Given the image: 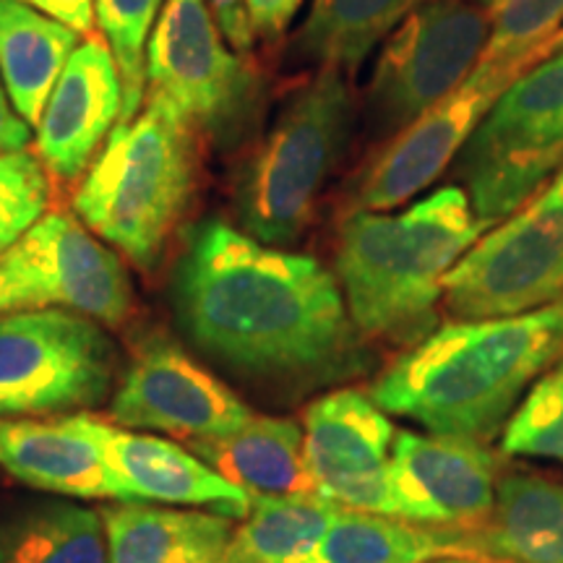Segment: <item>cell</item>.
Wrapping results in <instances>:
<instances>
[{"label":"cell","instance_id":"obj_24","mask_svg":"<svg viewBox=\"0 0 563 563\" xmlns=\"http://www.w3.org/2000/svg\"><path fill=\"white\" fill-rule=\"evenodd\" d=\"M0 563H108L102 511L32 501L0 517Z\"/></svg>","mask_w":563,"mask_h":563},{"label":"cell","instance_id":"obj_31","mask_svg":"<svg viewBox=\"0 0 563 563\" xmlns=\"http://www.w3.org/2000/svg\"><path fill=\"white\" fill-rule=\"evenodd\" d=\"M34 308H40V302L30 274L24 272L13 249L0 253V319L9 313L34 311Z\"/></svg>","mask_w":563,"mask_h":563},{"label":"cell","instance_id":"obj_15","mask_svg":"<svg viewBox=\"0 0 563 563\" xmlns=\"http://www.w3.org/2000/svg\"><path fill=\"white\" fill-rule=\"evenodd\" d=\"M389 467L402 522L475 527L496 504V460L477 441L397 431Z\"/></svg>","mask_w":563,"mask_h":563},{"label":"cell","instance_id":"obj_29","mask_svg":"<svg viewBox=\"0 0 563 563\" xmlns=\"http://www.w3.org/2000/svg\"><path fill=\"white\" fill-rule=\"evenodd\" d=\"M504 452L563 464V357L527 389L504 426Z\"/></svg>","mask_w":563,"mask_h":563},{"label":"cell","instance_id":"obj_33","mask_svg":"<svg viewBox=\"0 0 563 563\" xmlns=\"http://www.w3.org/2000/svg\"><path fill=\"white\" fill-rule=\"evenodd\" d=\"M300 5L302 0H245L256 40L277 42L298 16Z\"/></svg>","mask_w":563,"mask_h":563},{"label":"cell","instance_id":"obj_35","mask_svg":"<svg viewBox=\"0 0 563 563\" xmlns=\"http://www.w3.org/2000/svg\"><path fill=\"white\" fill-rule=\"evenodd\" d=\"M32 125L13 110L9 100V91L0 79V154L3 152H21L30 146Z\"/></svg>","mask_w":563,"mask_h":563},{"label":"cell","instance_id":"obj_1","mask_svg":"<svg viewBox=\"0 0 563 563\" xmlns=\"http://www.w3.org/2000/svg\"><path fill=\"white\" fill-rule=\"evenodd\" d=\"M173 302L188 340L243 376L323 384L365 363L334 274L222 220L191 230L175 264Z\"/></svg>","mask_w":563,"mask_h":563},{"label":"cell","instance_id":"obj_10","mask_svg":"<svg viewBox=\"0 0 563 563\" xmlns=\"http://www.w3.org/2000/svg\"><path fill=\"white\" fill-rule=\"evenodd\" d=\"M258 76L230 53L207 0H165L146 45V91L167 97L196 133L232 141L258 104Z\"/></svg>","mask_w":563,"mask_h":563},{"label":"cell","instance_id":"obj_16","mask_svg":"<svg viewBox=\"0 0 563 563\" xmlns=\"http://www.w3.org/2000/svg\"><path fill=\"white\" fill-rule=\"evenodd\" d=\"M123 84L108 42L89 34L70 55L37 123V150L55 180L74 183L121 121Z\"/></svg>","mask_w":563,"mask_h":563},{"label":"cell","instance_id":"obj_2","mask_svg":"<svg viewBox=\"0 0 563 563\" xmlns=\"http://www.w3.org/2000/svg\"><path fill=\"white\" fill-rule=\"evenodd\" d=\"M561 357L563 298L530 313L433 329L378 376L371 399L431 433L483 443Z\"/></svg>","mask_w":563,"mask_h":563},{"label":"cell","instance_id":"obj_13","mask_svg":"<svg viewBox=\"0 0 563 563\" xmlns=\"http://www.w3.org/2000/svg\"><path fill=\"white\" fill-rule=\"evenodd\" d=\"M525 68L477 66L460 89L407 125L371 162L355 188V209L386 211L426 191L460 157L493 102Z\"/></svg>","mask_w":563,"mask_h":563},{"label":"cell","instance_id":"obj_37","mask_svg":"<svg viewBox=\"0 0 563 563\" xmlns=\"http://www.w3.org/2000/svg\"><path fill=\"white\" fill-rule=\"evenodd\" d=\"M563 51V26H561V32L555 34V37L548 42V45L543 47V51H540V55H538V60H543V58H548V55H553V53H561ZM534 60V63H538Z\"/></svg>","mask_w":563,"mask_h":563},{"label":"cell","instance_id":"obj_34","mask_svg":"<svg viewBox=\"0 0 563 563\" xmlns=\"http://www.w3.org/2000/svg\"><path fill=\"white\" fill-rule=\"evenodd\" d=\"M16 3L30 5V9L45 13L60 24L89 37L95 32V0H16Z\"/></svg>","mask_w":563,"mask_h":563},{"label":"cell","instance_id":"obj_25","mask_svg":"<svg viewBox=\"0 0 563 563\" xmlns=\"http://www.w3.org/2000/svg\"><path fill=\"white\" fill-rule=\"evenodd\" d=\"M473 555L456 543L452 527H422L378 514L340 509L308 555L295 563H431Z\"/></svg>","mask_w":563,"mask_h":563},{"label":"cell","instance_id":"obj_21","mask_svg":"<svg viewBox=\"0 0 563 563\" xmlns=\"http://www.w3.org/2000/svg\"><path fill=\"white\" fill-rule=\"evenodd\" d=\"M102 522L108 563H228L232 525L220 514L118 504Z\"/></svg>","mask_w":563,"mask_h":563},{"label":"cell","instance_id":"obj_36","mask_svg":"<svg viewBox=\"0 0 563 563\" xmlns=\"http://www.w3.org/2000/svg\"><path fill=\"white\" fill-rule=\"evenodd\" d=\"M431 563H506V561L488 559V555H481V559H475V555H446V559H439Z\"/></svg>","mask_w":563,"mask_h":563},{"label":"cell","instance_id":"obj_7","mask_svg":"<svg viewBox=\"0 0 563 563\" xmlns=\"http://www.w3.org/2000/svg\"><path fill=\"white\" fill-rule=\"evenodd\" d=\"M490 0H422L386 37L376 58L368 125L397 136L467 81L490 37Z\"/></svg>","mask_w":563,"mask_h":563},{"label":"cell","instance_id":"obj_9","mask_svg":"<svg viewBox=\"0 0 563 563\" xmlns=\"http://www.w3.org/2000/svg\"><path fill=\"white\" fill-rule=\"evenodd\" d=\"M563 298V165L551 180L477 241L443 279L460 321L538 311Z\"/></svg>","mask_w":563,"mask_h":563},{"label":"cell","instance_id":"obj_14","mask_svg":"<svg viewBox=\"0 0 563 563\" xmlns=\"http://www.w3.org/2000/svg\"><path fill=\"white\" fill-rule=\"evenodd\" d=\"M40 308H63L123 327L133 313V285L115 251L66 211H47L16 245Z\"/></svg>","mask_w":563,"mask_h":563},{"label":"cell","instance_id":"obj_27","mask_svg":"<svg viewBox=\"0 0 563 563\" xmlns=\"http://www.w3.org/2000/svg\"><path fill=\"white\" fill-rule=\"evenodd\" d=\"M165 0H95V24L108 42L123 84L121 121L136 118L146 100V45Z\"/></svg>","mask_w":563,"mask_h":563},{"label":"cell","instance_id":"obj_30","mask_svg":"<svg viewBox=\"0 0 563 563\" xmlns=\"http://www.w3.org/2000/svg\"><path fill=\"white\" fill-rule=\"evenodd\" d=\"M51 194V173L37 154H0V253L16 245L47 214Z\"/></svg>","mask_w":563,"mask_h":563},{"label":"cell","instance_id":"obj_28","mask_svg":"<svg viewBox=\"0 0 563 563\" xmlns=\"http://www.w3.org/2000/svg\"><path fill=\"white\" fill-rule=\"evenodd\" d=\"M493 24L477 66L530 68L563 26V0H490Z\"/></svg>","mask_w":563,"mask_h":563},{"label":"cell","instance_id":"obj_4","mask_svg":"<svg viewBox=\"0 0 563 563\" xmlns=\"http://www.w3.org/2000/svg\"><path fill=\"white\" fill-rule=\"evenodd\" d=\"M199 175V133L167 97L115 123L74 194L76 217L139 269H154L180 228Z\"/></svg>","mask_w":563,"mask_h":563},{"label":"cell","instance_id":"obj_3","mask_svg":"<svg viewBox=\"0 0 563 563\" xmlns=\"http://www.w3.org/2000/svg\"><path fill=\"white\" fill-rule=\"evenodd\" d=\"M488 230L456 186L399 214L352 209L336 235L334 274L357 332L402 344L431 334L443 279Z\"/></svg>","mask_w":563,"mask_h":563},{"label":"cell","instance_id":"obj_11","mask_svg":"<svg viewBox=\"0 0 563 563\" xmlns=\"http://www.w3.org/2000/svg\"><path fill=\"white\" fill-rule=\"evenodd\" d=\"M251 415L228 384L162 334L139 344L110 402L115 426L188 443L235 433Z\"/></svg>","mask_w":563,"mask_h":563},{"label":"cell","instance_id":"obj_5","mask_svg":"<svg viewBox=\"0 0 563 563\" xmlns=\"http://www.w3.org/2000/svg\"><path fill=\"white\" fill-rule=\"evenodd\" d=\"M355 100L347 76L316 70L282 104L235 178V214L258 243L290 245L350 146Z\"/></svg>","mask_w":563,"mask_h":563},{"label":"cell","instance_id":"obj_6","mask_svg":"<svg viewBox=\"0 0 563 563\" xmlns=\"http://www.w3.org/2000/svg\"><path fill=\"white\" fill-rule=\"evenodd\" d=\"M475 214L496 228L563 165V51L532 63L493 102L460 152Z\"/></svg>","mask_w":563,"mask_h":563},{"label":"cell","instance_id":"obj_17","mask_svg":"<svg viewBox=\"0 0 563 563\" xmlns=\"http://www.w3.org/2000/svg\"><path fill=\"white\" fill-rule=\"evenodd\" d=\"M121 504L207 506L228 519H245L251 496L211 470L180 443L91 418Z\"/></svg>","mask_w":563,"mask_h":563},{"label":"cell","instance_id":"obj_23","mask_svg":"<svg viewBox=\"0 0 563 563\" xmlns=\"http://www.w3.org/2000/svg\"><path fill=\"white\" fill-rule=\"evenodd\" d=\"M422 0H313L295 34V55L316 70L352 76Z\"/></svg>","mask_w":563,"mask_h":563},{"label":"cell","instance_id":"obj_32","mask_svg":"<svg viewBox=\"0 0 563 563\" xmlns=\"http://www.w3.org/2000/svg\"><path fill=\"white\" fill-rule=\"evenodd\" d=\"M209 11L214 13L217 26H220L222 37L228 40V45L243 58H249L253 51V34L249 9H245V0H207Z\"/></svg>","mask_w":563,"mask_h":563},{"label":"cell","instance_id":"obj_22","mask_svg":"<svg viewBox=\"0 0 563 563\" xmlns=\"http://www.w3.org/2000/svg\"><path fill=\"white\" fill-rule=\"evenodd\" d=\"M81 34L45 13L0 0V79L13 110L30 125H37L47 97Z\"/></svg>","mask_w":563,"mask_h":563},{"label":"cell","instance_id":"obj_8","mask_svg":"<svg viewBox=\"0 0 563 563\" xmlns=\"http://www.w3.org/2000/svg\"><path fill=\"white\" fill-rule=\"evenodd\" d=\"M115 373V344L87 316L34 308L0 319V418L89 410Z\"/></svg>","mask_w":563,"mask_h":563},{"label":"cell","instance_id":"obj_18","mask_svg":"<svg viewBox=\"0 0 563 563\" xmlns=\"http://www.w3.org/2000/svg\"><path fill=\"white\" fill-rule=\"evenodd\" d=\"M0 470L34 490L121 501L91 415L0 418Z\"/></svg>","mask_w":563,"mask_h":563},{"label":"cell","instance_id":"obj_19","mask_svg":"<svg viewBox=\"0 0 563 563\" xmlns=\"http://www.w3.org/2000/svg\"><path fill=\"white\" fill-rule=\"evenodd\" d=\"M467 553L506 563H563V483L534 473H509L496 504L475 527L454 530Z\"/></svg>","mask_w":563,"mask_h":563},{"label":"cell","instance_id":"obj_12","mask_svg":"<svg viewBox=\"0 0 563 563\" xmlns=\"http://www.w3.org/2000/svg\"><path fill=\"white\" fill-rule=\"evenodd\" d=\"M394 426L357 389H336L302 412V452L316 493L342 509L402 519L391 481Z\"/></svg>","mask_w":563,"mask_h":563},{"label":"cell","instance_id":"obj_20","mask_svg":"<svg viewBox=\"0 0 563 563\" xmlns=\"http://www.w3.org/2000/svg\"><path fill=\"white\" fill-rule=\"evenodd\" d=\"M194 454L251 498L308 496L316 483L295 420L251 415L243 428L222 439L191 441Z\"/></svg>","mask_w":563,"mask_h":563},{"label":"cell","instance_id":"obj_26","mask_svg":"<svg viewBox=\"0 0 563 563\" xmlns=\"http://www.w3.org/2000/svg\"><path fill=\"white\" fill-rule=\"evenodd\" d=\"M342 506L319 493L251 498V511L232 530L228 563H295L308 555Z\"/></svg>","mask_w":563,"mask_h":563}]
</instances>
